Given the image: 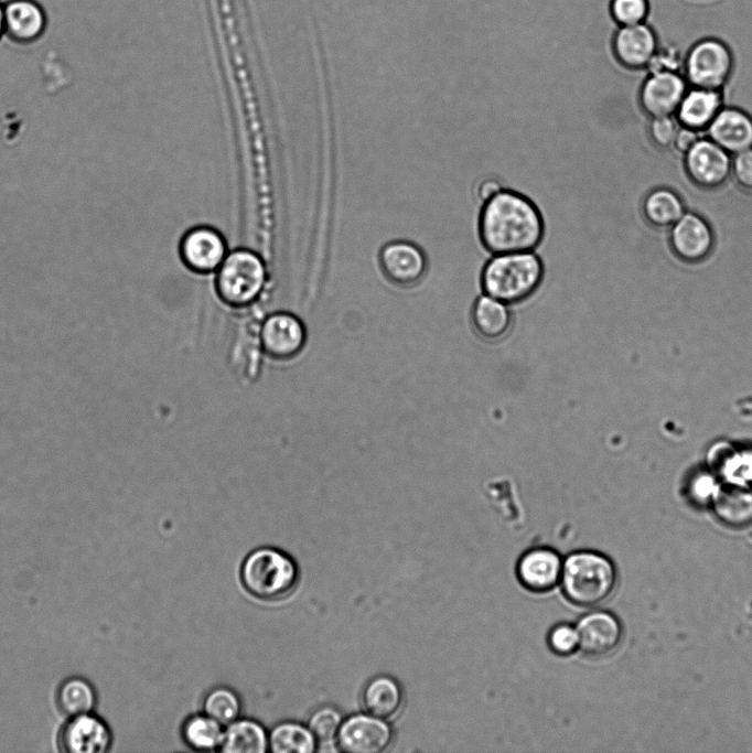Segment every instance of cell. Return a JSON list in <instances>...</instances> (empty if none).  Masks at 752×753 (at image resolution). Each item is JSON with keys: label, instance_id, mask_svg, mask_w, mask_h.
<instances>
[{"label": "cell", "instance_id": "6da1fadb", "mask_svg": "<svg viewBox=\"0 0 752 753\" xmlns=\"http://www.w3.org/2000/svg\"><path fill=\"white\" fill-rule=\"evenodd\" d=\"M477 229L484 248L493 254L535 250L544 237V219L526 195L502 190L482 204Z\"/></svg>", "mask_w": 752, "mask_h": 753}, {"label": "cell", "instance_id": "7a4b0ae2", "mask_svg": "<svg viewBox=\"0 0 752 753\" xmlns=\"http://www.w3.org/2000/svg\"><path fill=\"white\" fill-rule=\"evenodd\" d=\"M617 582L614 563L594 550H578L563 560L561 589L565 598L580 607H593L605 602Z\"/></svg>", "mask_w": 752, "mask_h": 753}, {"label": "cell", "instance_id": "3957f363", "mask_svg": "<svg viewBox=\"0 0 752 753\" xmlns=\"http://www.w3.org/2000/svg\"><path fill=\"white\" fill-rule=\"evenodd\" d=\"M544 278V263L531 251L494 255L482 269L481 287L485 294L506 304L529 298Z\"/></svg>", "mask_w": 752, "mask_h": 753}, {"label": "cell", "instance_id": "277c9868", "mask_svg": "<svg viewBox=\"0 0 752 753\" xmlns=\"http://www.w3.org/2000/svg\"><path fill=\"white\" fill-rule=\"evenodd\" d=\"M216 271V292L224 303L233 308H246L254 303L267 281L262 259L249 249L229 251Z\"/></svg>", "mask_w": 752, "mask_h": 753}, {"label": "cell", "instance_id": "5b68a950", "mask_svg": "<svg viewBox=\"0 0 752 753\" xmlns=\"http://www.w3.org/2000/svg\"><path fill=\"white\" fill-rule=\"evenodd\" d=\"M245 589L261 600H278L288 595L298 581L294 561L286 553L260 548L253 551L241 567Z\"/></svg>", "mask_w": 752, "mask_h": 753}, {"label": "cell", "instance_id": "8992f818", "mask_svg": "<svg viewBox=\"0 0 752 753\" xmlns=\"http://www.w3.org/2000/svg\"><path fill=\"white\" fill-rule=\"evenodd\" d=\"M733 68L730 49L720 40L703 39L689 50L685 60V74L697 88L719 90Z\"/></svg>", "mask_w": 752, "mask_h": 753}, {"label": "cell", "instance_id": "52a82bcc", "mask_svg": "<svg viewBox=\"0 0 752 753\" xmlns=\"http://www.w3.org/2000/svg\"><path fill=\"white\" fill-rule=\"evenodd\" d=\"M336 741L345 752L382 753L393 744L394 730L385 719L359 713L343 720Z\"/></svg>", "mask_w": 752, "mask_h": 753}, {"label": "cell", "instance_id": "ba28073f", "mask_svg": "<svg viewBox=\"0 0 752 753\" xmlns=\"http://www.w3.org/2000/svg\"><path fill=\"white\" fill-rule=\"evenodd\" d=\"M261 349L277 361H290L305 346L307 331L301 320L289 312H276L264 321L259 331Z\"/></svg>", "mask_w": 752, "mask_h": 753}, {"label": "cell", "instance_id": "9c48e42d", "mask_svg": "<svg viewBox=\"0 0 752 753\" xmlns=\"http://www.w3.org/2000/svg\"><path fill=\"white\" fill-rule=\"evenodd\" d=\"M179 254L186 268L206 275L219 268L228 251L226 240L217 229L201 225L182 236Z\"/></svg>", "mask_w": 752, "mask_h": 753}, {"label": "cell", "instance_id": "30bf717a", "mask_svg": "<svg viewBox=\"0 0 752 753\" xmlns=\"http://www.w3.org/2000/svg\"><path fill=\"white\" fill-rule=\"evenodd\" d=\"M383 275L394 284L412 287L426 275L428 263L425 251L409 240L386 243L378 254Z\"/></svg>", "mask_w": 752, "mask_h": 753}, {"label": "cell", "instance_id": "8fae6325", "mask_svg": "<svg viewBox=\"0 0 752 753\" xmlns=\"http://www.w3.org/2000/svg\"><path fill=\"white\" fill-rule=\"evenodd\" d=\"M685 168L689 179L699 187L713 190L731 174L729 153L711 140H698L685 153Z\"/></svg>", "mask_w": 752, "mask_h": 753}, {"label": "cell", "instance_id": "7c38bea8", "mask_svg": "<svg viewBox=\"0 0 752 753\" xmlns=\"http://www.w3.org/2000/svg\"><path fill=\"white\" fill-rule=\"evenodd\" d=\"M111 742L108 724L93 712L69 717L60 732V749L66 753H104Z\"/></svg>", "mask_w": 752, "mask_h": 753}, {"label": "cell", "instance_id": "4fadbf2b", "mask_svg": "<svg viewBox=\"0 0 752 753\" xmlns=\"http://www.w3.org/2000/svg\"><path fill=\"white\" fill-rule=\"evenodd\" d=\"M563 559L552 548L536 547L519 558L516 574L520 584L530 592L546 593L560 583Z\"/></svg>", "mask_w": 752, "mask_h": 753}, {"label": "cell", "instance_id": "5bb4252c", "mask_svg": "<svg viewBox=\"0 0 752 753\" xmlns=\"http://www.w3.org/2000/svg\"><path fill=\"white\" fill-rule=\"evenodd\" d=\"M579 649L592 658H602L613 653L622 638V626L617 617L606 611H593L578 621Z\"/></svg>", "mask_w": 752, "mask_h": 753}, {"label": "cell", "instance_id": "9a60e30c", "mask_svg": "<svg viewBox=\"0 0 752 753\" xmlns=\"http://www.w3.org/2000/svg\"><path fill=\"white\" fill-rule=\"evenodd\" d=\"M685 94L686 80L677 71L652 72L641 88L640 101L652 118L666 117L676 114Z\"/></svg>", "mask_w": 752, "mask_h": 753}, {"label": "cell", "instance_id": "2e32d148", "mask_svg": "<svg viewBox=\"0 0 752 753\" xmlns=\"http://www.w3.org/2000/svg\"><path fill=\"white\" fill-rule=\"evenodd\" d=\"M670 246L675 255L681 260L687 262L701 261L712 250V232L700 216L694 213H684L672 226Z\"/></svg>", "mask_w": 752, "mask_h": 753}, {"label": "cell", "instance_id": "e0dca14e", "mask_svg": "<svg viewBox=\"0 0 752 753\" xmlns=\"http://www.w3.org/2000/svg\"><path fill=\"white\" fill-rule=\"evenodd\" d=\"M657 50V36L645 22L620 26L613 37L614 55L626 68L648 67Z\"/></svg>", "mask_w": 752, "mask_h": 753}, {"label": "cell", "instance_id": "ac0fdd59", "mask_svg": "<svg viewBox=\"0 0 752 753\" xmlns=\"http://www.w3.org/2000/svg\"><path fill=\"white\" fill-rule=\"evenodd\" d=\"M3 13L4 34L15 43H33L45 32L46 14L35 0H9Z\"/></svg>", "mask_w": 752, "mask_h": 753}, {"label": "cell", "instance_id": "d6986e66", "mask_svg": "<svg viewBox=\"0 0 752 753\" xmlns=\"http://www.w3.org/2000/svg\"><path fill=\"white\" fill-rule=\"evenodd\" d=\"M707 130L710 140L728 153L752 148V119L739 109H720Z\"/></svg>", "mask_w": 752, "mask_h": 753}, {"label": "cell", "instance_id": "ffe728a7", "mask_svg": "<svg viewBox=\"0 0 752 753\" xmlns=\"http://www.w3.org/2000/svg\"><path fill=\"white\" fill-rule=\"evenodd\" d=\"M721 104L719 90L694 87L686 92L676 111L678 121L695 131L705 130L720 111Z\"/></svg>", "mask_w": 752, "mask_h": 753}, {"label": "cell", "instance_id": "44dd1931", "mask_svg": "<svg viewBox=\"0 0 752 753\" xmlns=\"http://www.w3.org/2000/svg\"><path fill=\"white\" fill-rule=\"evenodd\" d=\"M471 319L477 335L490 342L502 340L512 326V314L506 303L487 294L476 299Z\"/></svg>", "mask_w": 752, "mask_h": 753}, {"label": "cell", "instance_id": "7402d4cb", "mask_svg": "<svg viewBox=\"0 0 752 753\" xmlns=\"http://www.w3.org/2000/svg\"><path fill=\"white\" fill-rule=\"evenodd\" d=\"M366 711L388 720L396 717L404 704V690L393 677L380 675L373 678L363 691Z\"/></svg>", "mask_w": 752, "mask_h": 753}, {"label": "cell", "instance_id": "603a6c76", "mask_svg": "<svg viewBox=\"0 0 752 753\" xmlns=\"http://www.w3.org/2000/svg\"><path fill=\"white\" fill-rule=\"evenodd\" d=\"M268 746V735L262 725L240 719L227 725L221 750L226 753H265Z\"/></svg>", "mask_w": 752, "mask_h": 753}, {"label": "cell", "instance_id": "cb8c5ba5", "mask_svg": "<svg viewBox=\"0 0 752 753\" xmlns=\"http://www.w3.org/2000/svg\"><path fill=\"white\" fill-rule=\"evenodd\" d=\"M97 701L93 685L82 677H69L58 687L56 703L68 718L92 712Z\"/></svg>", "mask_w": 752, "mask_h": 753}, {"label": "cell", "instance_id": "d4e9b609", "mask_svg": "<svg viewBox=\"0 0 752 753\" xmlns=\"http://www.w3.org/2000/svg\"><path fill=\"white\" fill-rule=\"evenodd\" d=\"M643 213L646 220L657 228L672 227L683 215L680 197L668 189H656L644 200Z\"/></svg>", "mask_w": 752, "mask_h": 753}, {"label": "cell", "instance_id": "484cf974", "mask_svg": "<svg viewBox=\"0 0 752 753\" xmlns=\"http://www.w3.org/2000/svg\"><path fill=\"white\" fill-rule=\"evenodd\" d=\"M268 744L275 753H312L316 749V739L309 727L282 722L270 732Z\"/></svg>", "mask_w": 752, "mask_h": 753}, {"label": "cell", "instance_id": "4316f807", "mask_svg": "<svg viewBox=\"0 0 752 753\" xmlns=\"http://www.w3.org/2000/svg\"><path fill=\"white\" fill-rule=\"evenodd\" d=\"M223 735L222 724L206 714L190 718L183 727L185 742L200 751H212L221 747Z\"/></svg>", "mask_w": 752, "mask_h": 753}, {"label": "cell", "instance_id": "83f0119b", "mask_svg": "<svg viewBox=\"0 0 752 753\" xmlns=\"http://www.w3.org/2000/svg\"><path fill=\"white\" fill-rule=\"evenodd\" d=\"M203 708L206 716L222 725H228L239 716L240 700L232 689L219 687L208 692Z\"/></svg>", "mask_w": 752, "mask_h": 753}, {"label": "cell", "instance_id": "f1b7e54d", "mask_svg": "<svg viewBox=\"0 0 752 753\" xmlns=\"http://www.w3.org/2000/svg\"><path fill=\"white\" fill-rule=\"evenodd\" d=\"M342 722L343 718L335 708L323 707L311 716L308 727L318 741L326 743L336 739Z\"/></svg>", "mask_w": 752, "mask_h": 753}, {"label": "cell", "instance_id": "f546056e", "mask_svg": "<svg viewBox=\"0 0 752 753\" xmlns=\"http://www.w3.org/2000/svg\"><path fill=\"white\" fill-rule=\"evenodd\" d=\"M612 18L620 26L645 22L648 15V0H611Z\"/></svg>", "mask_w": 752, "mask_h": 753}, {"label": "cell", "instance_id": "4dcf8cb0", "mask_svg": "<svg viewBox=\"0 0 752 753\" xmlns=\"http://www.w3.org/2000/svg\"><path fill=\"white\" fill-rule=\"evenodd\" d=\"M547 643L552 653L569 656L579 649V638L576 626L568 623L555 625L548 633Z\"/></svg>", "mask_w": 752, "mask_h": 753}, {"label": "cell", "instance_id": "1f68e13d", "mask_svg": "<svg viewBox=\"0 0 752 753\" xmlns=\"http://www.w3.org/2000/svg\"><path fill=\"white\" fill-rule=\"evenodd\" d=\"M679 127L672 116L652 118L648 136L659 149H667L674 144Z\"/></svg>", "mask_w": 752, "mask_h": 753}, {"label": "cell", "instance_id": "d6a6232c", "mask_svg": "<svg viewBox=\"0 0 752 753\" xmlns=\"http://www.w3.org/2000/svg\"><path fill=\"white\" fill-rule=\"evenodd\" d=\"M731 173L742 190L752 192V148L735 154L731 161Z\"/></svg>", "mask_w": 752, "mask_h": 753}, {"label": "cell", "instance_id": "836d02e7", "mask_svg": "<svg viewBox=\"0 0 752 753\" xmlns=\"http://www.w3.org/2000/svg\"><path fill=\"white\" fill-rule=\"evenodd\" d=\"M504 190L502 182L493 176L482 179L475 189V196L477 201L484 204L494 195Z\"/></svg>", "mask_w": 752, "mask_h": 753}, {"label": "cell", "instance_id": "e575fe53", "mask_svg": "<svg viewBox=\"0 0 752 753\" xmlns=\"http://www.w3.org/2000/svg\"><path fill=\"white\" fill-rule=\"evenodd\" d=\"M698 131L683 127L678 129L675 137V148L683 153H686L698 140Z\"/></svg>", "mask_w": 752, "mask_h": 753}, {"label": "cell", "instance_id": "d590c367", "mask_svg": "<svg viewBox=\"0 0 752 753\" xmlns=\"http://www.w3.org/2000/svg\"><path fill=\"white\" fill-rule=\"evenodd\" d=\"M4 35V13L3 3L0 2V39Z\"/></svg>", "mask_w": 752, "mask_h": 753}]
</instances>
